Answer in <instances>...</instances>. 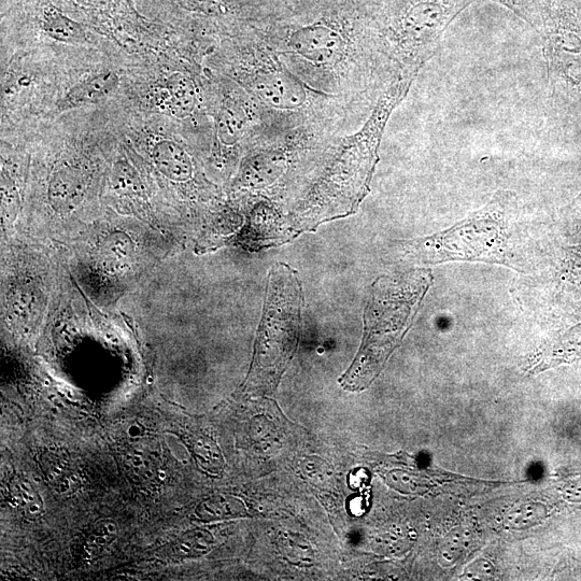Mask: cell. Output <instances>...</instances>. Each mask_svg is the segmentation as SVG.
Segmentation results:
<instances>
[{
    "label": "cell",
    "mask_w": 581,
    "mask_h": 581,
    "mask_svg": "<svg viewBox=\"0 0 581 581\" xmlns=\"http://www.w3.org/2000/svg\"><path fill=\"white\" fill-rule=\"evenodd\" d=\"M429 269L400 277H380L365 310L362 347L340 380L345 389L361 391L378 377L393 351L412 327L425 294L432 285Z\"/></svg>",
    "instance_id": "6da1fadb"
},
{
    "label": "cell",
    "mask_w": 581,
    "mask_h": 581,
    "mask_svg": "<svg viewBox=\"0 0 581 581\" xmlns=\"http://www.w3.org/2000/svg\"><path fill=\"white\" fill-rule=\"evenodd\" d=\"M515 195L499 191L491 202L451 229L406 243V251L424 264L451 261L508 265L507 218Z\"/></svg>",
    "instance_id": "7a4b0ae2"
},
{
    "label": "cell",
    "mask_w": 581,
    "mask_h": 581,
    "mask_svg": "<svg viewBox=\"0 0 581 581\" xmlns=\"http://www.w3.org/2000/svg\"><path fill=\"white\" fill-rule=\"evenodd\" d=\"M540 34L551 104L581 122V0H547Z\"/></svg>",
    "instance_id": "3957f363"
},
{
    "label": "cell",
    "mask_w": 581,
    "mask_h": 581,
    "mask_svg": "<svg viewBox=\"0 0 581 581\" xmlns=\"http://www.w3.org/2000/svg\"><path fill=\"white\" fill-rule=\"evenodd\" d=\"M475 0H406L396 12L389 39L410 78L430 61L449 25Z\"/></svg>",
    "instance_id": "277c9868"
},
{
    "label": "cell",
    "mask_w": 581,
    "mask_h": 581,
    "mask_svg": "<svg viewBox=\"0 0 581 581\" xmlns=\"http://www.w3.org/2000/svg\"><path fill=\"white\" fill-rule=\"evenodd\" d=\"M564 308L559 329L549 336L529 360V374L535 375L581 360V301L564 305Z\"/></svg>",
    "instance_id": "5b68a950"
},
{
    "label": "cell",
    "mask_w": 581,
    "mask_h": 581,
    "mask_svg": "<svg viewBox=\"0 0 581 581\" xmlns=\"http://www.w3.org/2000/svg\"><path fill=\"white\" fill-rule=\"evenodd\" d=\"M290 49L309 63L332 65L342 59L346 42L342 35L325 25H309L296 31L289 40Z\"/></svg>",
    "instance_id": "8992f818"
},
{
    "label": "cell",
    "mask_w": 581,
    "mask_h": 581,
    "mask_svg": "<svg viewBox=\"0 0 581 581\" xmlns=\"http://www.w3.org/2000/svg\"><path fill=\"white\" fill-rule=\"evenodd\" d=\"M254 92L264 103L277 109H296L306 102L303 85L281 70L264 73L253 82Z\"/></svg>",
    "instance_id": "52a82bcc"
},
{
    "label": "cell",
    "mask_w": 581,
    "mask_h": 581,
    "mask_svg": "<svg viewBox=\"0 0 581 581\" xmlns=\"http://www.w3.org/2000/svg\"><path fill=\"white\" fill-rule=\"evenodd\" d=\"M119 84L120 78L116 72L101 70L74 84L56 104V112L63 113L101 103L116 92Z\"/></svg>",
    "instance_id": "ba28073f"
},
{
    "label": "cell",
    "mask_w": 581,
    "mask_h": 581,
    "mask_svg": "<svg viewBox=\"0 0 581 581\" xmlns=\"http://www.w3.org/2000/svg\"><path fill=\"white\" fill-rule=\"evenodd\" d=\"M198 96L194 81L182 73L166 77L155 92V103L160 110L176 118H187L197 106Z\"/></svg>",
    "instance_id": "9c48e42d"
},
{
    "label": "cell",
    "mask_w": 581,
    "mask_h": 581,
    "mask_svg": "<svg viewBox=\"0 0 581 581\" xmlns=\"http://www.w3.org/2000/svg\"><path fill=\"white\" fill-rule=\"evenodd\" d=\"M89 177L83 166L63 164L55 170L49 186L50 202L55 208L69 209L82 201Z\"/></svg>",
    "instance_id": "30bf717a"
},
{
    "label": "cell",
    "mask_w": 581,
    "mask_h": 581,
    "mask_svg": "<svg viewBox=\"0 0 581 581\" xmlns=\"http://www.w3.org/2000/svg\"><path fill=\"white\" fill-rule=\"evenodd\" d=\"M151 159L160 173L176 182L191 178L193 165L190 155L172 138L160 137L151 140Z\"/></svg>",
    "instance_id": "8fae6325"
},
{
    "label": "cell",
    "mask_w": 581,
    "mask_h": 581,
    "mask_svg": "<svg viewBox=\"0 0 581 581\" xmlns=\"http://www.w3.org/2000/svg\"><path fill=\"white\" fill-rule=\"evenodd\" d=\"M555 279L563 305L581 301V242L560 247Z\"/></svg>",
    "instance_id": "7c38bea8"
},
{
    "label": "cell",
    "mask_w": 581,
    "mask_h": 581,
    "mask_svg": "<svg viewBox=\"0 0 581 581\" xmlns=\"http://www.w3.org/2000/svg\"><path fill=\"white\" fill-rule=\"evenodd\" d=\"M39 27L48 38L64 45L81 46L88 42V35L82 25L53 5L42 8Z\"/></svg>",
    "instance_id": "4fadbf2b"
},
{
    "label": "cell",
    "mask_w": 581,
    "mask_h": 581,
    "mask_svg": "<svg viewBox=\"0 0 581 581\" xmlns=\"http://www.w3.org/2000/svg\"><path fill=\"white\" fill-rule=\"evenodd\" d=\"M248 112L236 98L223 103L217 117V136L225 146H232L242 138L248 126Z\"/></svg>",
    "instance_id": "5bb4252c"
},
{
    "label": "cell",
    "mask_w": 581,
    "mask_h": 581,
    "mask_svg": "<svg viewBox=\"0 0 581 581\" xmlns=\"http://www.w3.org/2000/svg\"><path fill=\"white\" fill-rule=\"evenodd\" d=\"M513 11L538 33L542 26L547 0H491Z\"/></svg>",
    "instance_id": "9a60e30c"
},
{
    "label": "cell",
    "mask_w": 581,
    "mask_h": 581,
    "mask_svg": "<svg viewBox=\"0 0 581 581\" xmlns=\"http://www.w3.org/2000/svg\"><path fill=\"white\" fill-rule=\"evenodd\" d=\"M560 226L565 237L581 242V192L561 210Z\"/></svg>",
    "instance_id": "2e32d148"
},
{
    "label": "cell",
    "mask_w": 581,
    "mask_h": 581,
    "mask_svg": "<svg viewBox=\"0 0 581 581\" xmlns=\"http://www.w3.org/2000/svg\"><path fill=\"white\" fill-rule=\"evenodd\" d=\"M544 515L543 506L526 504L513 509L507 516L506 524L514 529H527L534 526Z\"/></svg>",
    "instance_id": "e0dca14e"
},
{
    "label": "cell",
    "mask_w": 581,
    "mask_h": 581,
    "mask_svg": "<svg viewBox=\"0 0 581 581\" xmlns=\"http://www.w3.org/2000/svg\"><path fill=\"white\" fill-rule=\"evenodd\" d=\"M493 566L487 561H480L471 566L469 571H467V577L469 579H489L492 576Z\"/></svg>",
    "instance_id": "ac0fdd59"
},
{
    "label": "cell",
    "mask_w": 581,
    "mask_h": 581,
    "mask_svg": "<svg viewBox=\"0 0 581 581\" xmlns=\"http://www.w3.org/2000/svg\"><path fill=\"white\" fill-rule=\"evenodd\" d=\"M81 6L89 8H102L110 3V0H77Z\"/></svg>",
    "instance_id": "d6986e66"
}]
</instances>
